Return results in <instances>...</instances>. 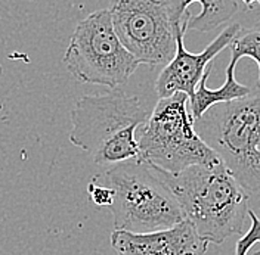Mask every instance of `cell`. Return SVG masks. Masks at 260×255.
<instances>
[{"label": "cell", "instance_id": "cell-2", "mask_svg": "<svg viewBox=\"0 0 260 255\" xmlns=\"http://www.w3.org/2000/svg\"><path fill=\"white\" fill-rule=\"evenodd\" d=\"M148 117L138 96L115 89L104 95L83 96L71 111L70 142L98 165L139 160L136 134Z\"/></svg>", "mask_w": 260, "mask_h": 255}, {"label": "cell", "instance_id": "cell-8", "mask_svg": "<svg viewBox=\"0 0 260 255\" xmlns=\"http://www.w3.org/2000/svg\"><path fill=\"white\" fill-rule=\"evenodd\" d=\"M240 30V24L229 25L200 53H191L185 48L183 39L186 32H178L176 55L162 68L155 80V93L158 99L170 97L175 93H185L191 99L206 71L211 66V61L223 49L231 46Z\"/></svg>", "mask_w": 260, "mask_h": 255}, {"label": "cell", "instance_id": "cell-13", "mask_svg": "<svg viewBox=\"0 0 260 255\" xmlns=\"http://www.w3.org/2000/svg\"><path fill=\"white\" fill-rule=\"evenodd\" d=\"M248 217L251 220V226H250L248 232L237 242L235 255H247V252L250 251V248L256 242H260V218L251 209L248 211Z\"/></svg>", "mask_w": 260, "mask_h": 255}, {"label": "cell", "instance_id": "cell-15", "mask_svg": "<svg viewBox=\"0 0 260 255\" xmlns=\"http://www.w3.org/2000/svg\"><path fill=\"white\" fill-rule=\"evenodd\" d=\"M243 2L245 3V6H247V8H253V5H254L257 0H243Z\"/></svg>", "mask_w": 260, "mask_h": 255}, {"label": "cell", "instance_id": "cell-5", "mask_svg": "<svg viewBox=\"0 0 260 255\" xmlns=\"http://www.w3.org/2000/svg\"><path fill=\"white\" fill-rule=\"evenodd\" d=\"M136 136L139 161L172 174L194 165H213L220 161L197 133L189 97L185 93L158 99Z\"/></svg>", "mask_w": 260, "mask_h": 255}, {"label": "cell", "instance_id": "cell-1", "mask_svg": "<svg viewBox=\"0 0 260 255\" xmlns=\"http://www.w3.org/2000/svg\"><path fill=\"white\" fill-rule=\"evenodd\" d=\"M155 170L173 192L185 218L209 243L220 245L228 238L243 233L250 195L222 161L213 165H194L176 174Z\"/></svg>", "mask_w": 260, "mask_h": 255}, {"label": "cell", "instance_id": "cell-16", "mask_svg": "<svg viewBox=\"0 0 260 255\" xmlns=\"http://www.w3.org/2000/svg\"><path fill=\"white\" fill-rule=\"evenodd\" d=\"M0 74H2V66H0Z\"/></svg>", "mask_w": 260, "mask_h": 255}, {"label": "cell", "instance_id": "cell-17", "mask_svg": "<svg viewBox=\"0 0 260 255\" xmlns=\"http://www.w3.org/2000/svg\"><path fill=\"white\" fill-rule=\"evenodd\" d=\"M257 3H259V5H260V0H259V2H257Z\"/></svg>", "mask_w": 260, "mask_h": 255}, {"label": "cell", "instance_id": "cell-10", "mask_svg": "<svg viewBox=\"0 0 260 255\" xmlns=\"http://www.w3.org/2000/svg\"><path fill=\"white\" fill-rule=\"evenodd\" d=\"M164 3L176 34L214 31L240 11L238 0H164Z\"/></svg>", "mask_w": 260, "mask_h": 255}, {"label": "cell", "instance_id": "cell-14", "mask_svg": "<svg viewBox=\"0 0 260 255\" xmlns=\"http://www.w3.org/2000/svg\"><path fill=\"white\" fill-rule=\"evenodd\" d=\"M87 193H89L92 202H93L96 207L110 208L113 205V191H111L108 186L99 183V181L93 180V178H92V180L89 181V185H87Z\"/></svg>", "mask_w": 260, "mask_h": 255}, {"label": "cell", "instance_id": "cell-12", "mask_svg": "<svg viewBox=\"0 0 260 255\" xmlns=\"http://www.w3.org/2000/svg\"><path fill=\"white\" fill-rule=\"evenodd\" d=\"M241 58H251L259 66V79L256 89L260 90V21L251 27L241 28L231 43V59L229 62L238 64Z\"/></svg>", "mask_w": 260, "mask_h": 255}, {"label": "cell", "instance_id": "cell-11", "mask_svg": "<svg viewBox=\"0 0 260 255\" xmlns=\"http://www.w3.org/2000/svg\"><path fill=\"white\" fill-rule=\"evenodd\" d=\"M235 68H237V64H234V62L228 64L226 79L219 89L207 87V79L210 76L211 66L206 71L204 77L201 79L200 84L195 89L194 96L189 99V110H191L194 120H200L204 115V112L209 111L211 106H214L217 103L232 102V100L253 95V92L248 86H244L237 81Z\"/></svg>", "mask_w": 260, "mask_h": 255}, {"label": "cell", "instance_id": "cell-7", "mask_svg": "<svg viewBox=\"0 0 260 255\" xmlns=\"http://www.w3.org/2000/svg\"><path fill=\"white\" fill-rule=\"evenodd\" d=\"M123 46L141 62L166 66L176 55V30L164 0H114L108 8Z\"/></svg>", "mask_w": 260, "mask_h": 255}, {"label": "cell", "instance_id": "cell-3", "mask_svg": "<svg viewBox=\"0 0 260 255\" xmlns=\"http://www.w3.org/2000/svg\"><path fill=\"white\" fill-rule=\"evenodd\" d=\"M113 191L114 230L149 233L186 220L173 192L157 170L139 160L107 167L93 177Z\"/></svg>", "mask_w": 260, "mask_h": 255}, {"label": "cell", "instance_id": "cell-9", "mask_svg": "<svg viewBox=\"0 0 260 255\" xmlns=\"http://www.w3.org/2000/svg\"><path fill=\"white\" fill-rule=\"evenodd\" d=\"M111 246L118 255H203L209 242L200 236L189 220H183L149 233L114 230Z\"/></svg>", "mask_w": 260, "mask_h": 255}, {"label": "cell", "instance_id": "cell-4", "mask_svg": "<svg viewBox=\"0 0 260 255\" xmlns=\"http://www.w3.org/2000/svg\"><path fill=\"white\" fill-rule=\"evenodd\" d=\"M195 130L244 191L260 195V95L211 106Z\"/></svg>", "mask_w": 260, "mask_h": 255}, {"label": "cell", "instance_id": "cell-6", "mask_svg": "<svg viewBox=\"0 0 260 255\" xmlns=\"http://www.w3.org/2000/svg\"><path fill=\"white\" fill-rule=\"evenodd\" d=\"M62 61L76 80L113 90L129 80L141 65L118 39L110 9H99L81 19Z\"/></svg>", "mask_w": 260, "mask_h": 255}]
</instances>
